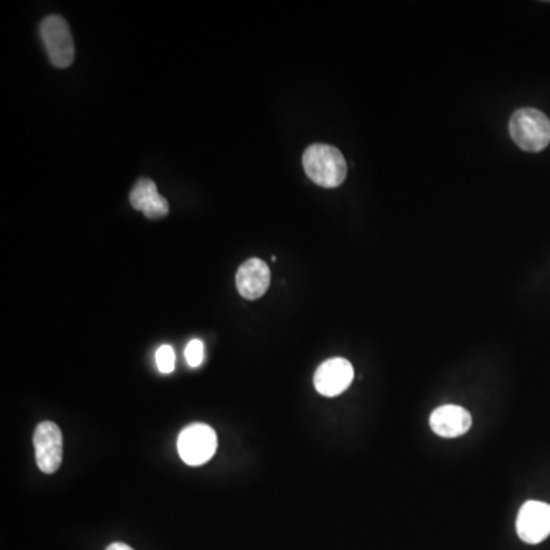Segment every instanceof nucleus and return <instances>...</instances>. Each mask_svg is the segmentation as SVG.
<instances>
[{
    "label": "nucleus",
    "mask_w": 550,
    "mask_h": 550,
    "mask_svg": "<svg viewBox=\"0 0 550 550\" xmlns=\"http://www.w3.org/2000/svg\"><path fill=\"white\" fill-rule=\"evenodd\" d=\"M517 534L521 541L540 544L550 535L549 503L529 500L521 506L517 517Z\"/></svg>",
    "instance_id": "nucleus-6"
},
{
    "label": "nucleus",
    "mask_w": 550,
    "mask_h": 550,
    "mask_svg": "<svg viewBox=\"0 0 550 550\" xmlns=\"http://www.w3.org/2000/svg\"><path fill=\"white\" fill-rule=\"evenodd\" d=\"M106 550H133L132 547L127 546V544L124 543H114L110 544L109 547H107Z\"/></svg>",
    "instance_id": "nucleus-13"
},
{
    "label": "nucleus",
    "mask_w": 550,
    "mask_h": 550,
    "mask_svg": "<svg viewBox=\"0 0 550 550\" xmlns=\"http://www.w3.org/2000/svg\"><path fill=\"white\" fill-rule=\"evenodd\" d=\"M306 175L323 188H337L346 181L347 162L337 147L312 144L303 155Z\"/></svg>",
    "instance_id": "nucleus-1"
},
{
    "label": "nucleus",
    "mask_w": 550,
    "mask_h": 550,
    "mask_svg": "<svg viewBox=\"0 0 550 550\" xmlns=\"http://www.w3.org/2000/svg\"><path fill=\"white\" fill-rule=\"evenodd\" d=\"M188 366L199 367L204 363V343L201 340H191L185 349Z\"/></svg>",
    "instance_id": "nucleus-12"
},
{
    "label": "nucleus",
    "mask_w": 550,
    "mask_h": 550,
    "mask_svg": "<svg viewBox=\"0 0 550 550\" xmlns=\"http://www.w3.org/2000/svg\"><path fill=\"white\" fill-rule=\"evenodd\" d=\"M271 285V271L263 260H246L236 274L239 294L246 300H259Z\"/></svg>",
    "instance_id": "nucleus-8"
},
{
    "label": "nucleus",
    "mask_w": 550,
    "mask_h": 550,
    "mask_svg": "<svg viewBox=\"0 0 550 550\" xmlns=\"http://www.w3.org/2000/svg\"><path fill=\"white\" fill-rule=\"evenodd\" d=\"M353 381V366L344 358L324 361L314 375V385L320 395L335 398L349 389Z\"/></svg>",
    "instance_id": "nucleus-7"
},
{
    "label": "nucleus",
    "mask_w": 550,
    "mask_h": 550,
    "mask_svg": "<svg viewBox=\"0 0 550 550\" xmlns=\"http://www.w3.org/2000/svg\"><path fill=\"white\" fill-rule=\"evenodd\" d=\"M473 418L465 408L459 405H442L436 408L430 416V427L437 436L445 437V439H453V437L463 436L468 433Z\"/></svg>",
    "instance_id": "nucleus-9"
},
{
    "label": "nucleus",
    "mask_w": 550,
    "mask_h": 550,
    "mask_svg": "<svg viewBox=\"0 0 550 550\" xmlns=\"http://www.w3.org/2000/svg\"><path fill=\"white\" fill-rule=\"evenodd\" d=\"M176 355L172 346H161L156 352V366L164 375H169L175 370Z\"/></svg>",
    "instance_id": "nucleus-11"
},
{
    "label": "nucleus",
    "mask_w": 550,
    "mask_h": 550,
    "mask_svg": "<svg viewBox=\"0 0 550 550\" xmlns=\"http://www.w3.org/2000/svg\"><path fill=\"white\" fill-rule=\"evenodd\" d=\"M216 431L207 424H191L178 437V451L187 465L207 463L216 454Z\"/></svg>",
    "instance_id": "nucleus-4"
},
{
    "label": "nucleus",
    "mask_w": 550,
    "mask_h": 550,
    "mask_svg": "<svg viewBox=\"0 0 550 550\" xmlns=\"http://www.w3.org/2000/svg\"><path fill=\"white\" fill-rule=\"evenodd\" d=\"M40 36L55 68H69L74 63V39L68 22L62 16H48L43 19L40 23Z\"/></svg>",
    "instance_id": "nucleus-3"
},
{
    "label": "nucleus",
    "mask_w": 550,
    "mask_h": 550,
    "mask_svg": "<svg viewBox=\"0 0 550 550\" xmlns=\"http://www.w3.org/2000/svg\"><path fill=\"white\" fill-rule=\"evenodd\" d=\"M34 448L39 470L45 474H54L63 460V434L54 422H42L34 431Z\"/></svg>",
    "instance_id": "nucleus-5"
},
{
    "label": "nucleus",
    "mask_w": 550,
    "mask_h": 550,
    "mask_svg": "<svg viewBox=\"0 0 550 550\" xmlns=\"http://www.w3.org/2000/svg\"><path fill=\"white\" fill-rule=\"evenodd\" d=\"M130 204L143 211L147 219H162L169 214V202L158 193L155 182L149 178L138 179L130 191Z\"/></svg>",
    "instance_id": "nucleus-10"
},
{
    "label": "nucleus",
    "mask_w": 550,
    "mask_h": 550,
    "mask_svg": "<svg viewBox=\"0 0 550 550\" xmlns=\"http://www.w3.org/2000/svg\"><path fill=\"white\" fill-rule=\"evenodd\" d=\"M509 133L521 150L538 153L550 144V121L540 110L518 109L509 121Z\"/></svg>",
    "instance_id": "nucleus-2"
}]
</instances>
